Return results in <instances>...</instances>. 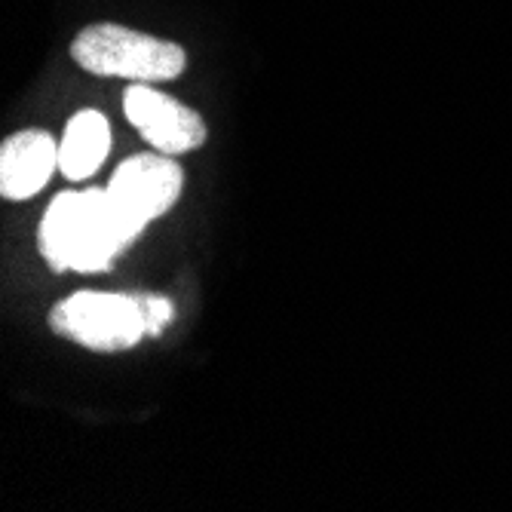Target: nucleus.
Segmentation results:
<instances>
[{
    "label": "nucleus",
    "instance_id": "nucleus-4",
    "mask_svg": "<svg viewBox=\"0 0 512 512\" xmlns=\"http://www.w3.org/2000/svg\"><path fill=\"white\" fill-rule=\"evenodd\" d=\"M184 191V169L169 154H135L123 160L111 181L108 194L126 221L142 234V230L163 218Z\"/></svg>",
    "mask_w": 512,
    "mask_h": 512
},
{
    "label": "nucleus",
    "instance_id": "nucleus-2",
    "mask_svg": "<svg viewBox=\"0 0 512 512\" xmlns=\"http://www.w3.org/2000/svg\"><path fill=\"white\" fill-rule=\"evenodd\" d=\"M71 59L99 77H123L132 83H169L188 68V53L175 40H163L117 22L83 28L71 40Z\"/></svg>",
    "mask_w": 512,
    "mask_h": 512
},
{
    "label": "nucleus",
    "instance_id": "nucleus-6",
    "mask_svg": "<svg viewBox=\"0 0 512 512\" xmlns=\"http://www.w3.org/2000/svg\"><path fill=\"white\" fill-rule=\"evenodd\" d=\"M59 169V142L46 129H22L0 148V194L31 200Z\"/></svg>",
    "mask_w": 512,
    "mask_h": 512
},
{
    "label": "nucleus",
    "instance_id": "nucleus-1",
    "mask_svg": "<svg viewBox=\"0 0 512 512\" xmlns=\"http://www.w3.org/2000/svg\"><path fill=\"white\" fill-rule=\"evenodd\" d=\"M135 240L138 230L117 209L108 188L59 194L43 212L37 230L43 261L59 273H102Z\"/></svg>",
    "mask_w": 512,
    "mask_h": 512
},
{
    "label": "nucleus",
    "instance_id": "nucleus-5",
    "mask_svg": "<svg viewBox=\"0 0 512 512\" xmlns=\"http://www.w3.org/2000/svg\"><path fill=\"white\" fill-rule=\"evenodd\" d=\"M123 114L132 129L160 154H191L206 142L203 117L151 83H132L123 92Z\"/></svg>",
    "mask_w": 512,
    "mask_h": 512
},
{
    "label": "nucleus",
    "instance_id": "nucleus-8",
    "mask_svg": "<svg viewBox=\"0 0 512 512\" xmlns=\"http://www.w3.org/2000/svg\"><path fill=\"white\" fill-rule=\"evenodd\" d=\"M138 304H142V313L148 322V335H160L172 325V319H175V301L172 298L145 292V295H138Z\"/></svg>",
    "mask_w": 512,
    "mask_h": 512
},
{
    "label": "nucleus",
    "instance_id": "nucleus-7",
    "mask_svg": "<svg viewBox=\"0 0 512 512\" xmlns=\"http://www.w3.org/2000/svg\"><path fill=\"white\" fill-rule=\"evenodd\" d=\"M111 154V123L102 111H77L59 138V172L68 181L92 178Z\"/></svg>",
    "mask_w": 512,
    "mask_h": 512
},
{
    "label": "nucleus",
    "instance_id": "nucleus-3",
    "mask_svg": "<svg viewBox=\"0 0 512 512\" xmlns=\"http://www.w3.org/2000/svg\"><path fill=\"white\" fill-rule=\"evenodd\" d=\"M53 332L96 353H123L148 338V322L138 295L74 292L50 313Z\"/></svg>",
    "mask_w": 512,
    "mask_h": 512
}]
</instances>
